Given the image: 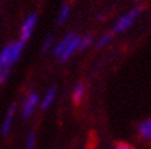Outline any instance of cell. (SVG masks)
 I'll return each instance as SVG.
<instances>
[{
    "label": "cell",
    "instance_id": "cell-12",
    "mask_svg": "<svg viewBox=\"0 0 151 149\" xmlns=\"http://www.w3.org/2000/svg\"><path fill=\"white\" fill-rule=\"evenodd\" d=\"M92 43V35H86V37H82L80 38V42H79V47H78V50H85L90 44Z\"/></svg>",
    "mask_w": 151,
    "mask_h": 149
},
{
    "label": "cell",
    "instance_id": "cell-13",
    "mask_svg": "<svg viewBox=\"0 0 151 149\" xmlns=\"http://www.w3.org/2000/svg\"><path fill=\"white\" fill-rule=\"evenodd\" d=\"M36 145V133L29 132L26 138V149H35Z\"/></svg>",
    "mask_w": 151,
    "mask_h": 149
},
{
    "label": "cell",
    "instance_id": "cell-4",
    "mask_svg": "<svg viewBox=\"0 0 151 149\" xmlns=\"http://www.w3.org/2000/svg\"><path fill=\"white\" fill-rule=\"evenodd\" d=\"M36 23H37L36 15H29V16L25 20V22L22 23V27H21V42L26 43L28 40V38L32 35Z\"/></svg>",
    "mask_w": 151,
    "mask_h": 149
},
{
    "label": "cell",
    "instance_id": "cell-10",
    "mask_svg": "<svg viewBox=\"0 0 151 149\" xmlns=\"http://www.w3.org/2000/svg\"><path fill=\"white\" fill-rule=\"evenodd\" d=\"M85 95V87L82 83H78L76 86H75L74 88V92H73V99L75 103H80L82 100V98H84Z\"/></svg>",
    "mask_w": 151,
    "mask_h": 149
},
{
    "label": "cell",
    "instance_id": "cell-5",
    "mask_svg": "<svg viewBox=\"0 0 151 149\" xmlns=\"http://www.w3.org/2000/svg\"><path fill=\"white\" fill-rule=\"evenodd\" d=\"M80 38H81V37H78V35H75V34H74V37L71 38V40L69 42V44L66 45V48L63 50V53L59 55L60 61H65V60H68V59H69V57L75 53V50H78Z\"/></svg>",
    "mask_w": 151,
    "mask_h": 149
},
{
    "label": "cell",
    "instance_id": "cell-1",
    "mask_svg": "<svg viewBox=\"0 0 151 149\" xmlns=\"http://www.w3.org/2000/svg\"><path fill=\"white\" fill-rule=\"evenodd\" d=\"M24 47H25L24 42L21 40L15 42L11 44H7L0 53V84H3L6 81V78L9 77L12 65L20 57Z\"/></svg>",
    "mask_w": 151,
    "mask_h": 149
},
{
    "label": "cell",
    "instance_id": "cell-15",
    "mask_svg": "<svg viewBox=\"0 0 151 149\" xmlns=\"http://www.w3.org/2000/svg\"><path fill=\"white\" fill-rule=\"evenodd\" d=\"M52 43H53V37L48 35L47 38L44 39L43 44H42V49H43V51H47L48 49H50V47H52Z\"/></svg>",
    "mask_w": 151,
    "mask_h": 149
},
{
    "label": "cell",
    "instance_id": "cell-14",
    "mask_svg": "<svg viewBox=\"0 0 151 149\" xmlns=\"http://www.w3.org/2000/svg\"><path fill=\"white\" fill-rule=\"evenodd\" d=\"M111 38H112V34H111V33L103 34L101 38H100L99 43H97V47H99V48H103L104 45H107V44L111 42Z\"/></svg>",
    "mask_w": 151,
    "mask_h": 149
},
{
    "label": "cell",
    "instance_id": "cell-6",
    "mask_svg": "<svg viewBox=\"0 0 151 149\" xmlns=\"http://www.w3.org/2000/svg\"><path fill=\"white\" fill-rule=\"evenodd\" d=\"M15 110H16V106L15 105H11L9 108L6 113V116L3 121V125H1V133L3 136H7L9 135V132L12 127V122H14V116H15Z\"/></svg>",
    "mask_w": 151,
    "mask_h": 149
},
{
    "label": "cell",
    "instance_id": "cell-11",
    "mask_svg": "<svg viewBox=\"0 0 151 149\" xmlns=\"http://www.w3.org/2000/svg\"><path fill=\"white\" fill-rule=\"evenodd\" d=\"M68 16H69V5L64 4L62 7H60V10H59V15H58L57 22H58V23H62V22H64L68 18Z\"/></svg>",
    "mask_w": 151,
    "mask_h": 149
},
{
    "label": "cell",
    "instance_id": "cell-3",
    "mask_svg": "<svg viewBox=\"0 0 151 149\" xmlns=\"http://www.w3.org/2000/svg\"><path fill=\"white\" fill-rule=\"evenodd\" d=\"M38 101H40V96L37 93H29L27 95V98L24 101V105H22V113H21L24 120H27V118L32 116L37 105H38Z\"/></svg>",
    "mask_w": 151,
    "mask_h": 149
},
{
    "label": "cell",
    "instance_id": "cell-7",
    "mask_svg": "<svg viewBox=\"0 0 151 149\" xmlns=\"http://www.w3.org/2000/svg\"><path fill=\"white\" fill-rule=\"evenodd\" d=\"M55 95H57V89H55V87L49 88V89H48V92L44 94L43 99H42L41 108H42L43 110H47V109L52 105V104H53V101H54Z\"/></svg>",
    "mask_w": 151,
    "mask_h": 149
},
{
    "label": "cell",
    "instance_id": "cell-9",
    "mask_svg": "<svg viewBox=\"0 0 151 149\" xmlns=\"http://www.w3.org/2000/svg\"><path fill=\"white\" fill-rule=\"evenodd\" d=\"M73 37H74V34H68L66 37H64V38L57 44L55 48H54V54H55V55H58V56H59L60 54L63 53V50L66 48V45L69 44V42L71 40Z\"/></svg>",
    "mask_w": 151,
    "mask_h": 149
},
{
    "label": "cell",
    "instance_id": "cell-8",
    "mask_svg": "<svg viewBox=\"0 0 151 149\" xmlns=\"http://www.w3.org/2000/svg\"><path fill=\"white\" fill-rule=\"evenodd\" d=\"M138 132H139V135H140L141 138H144V139L150 140L151 142V118L142 121L139 125Z\"/></svg>",
    "mask_w": 151,
    "mask_h": 149
},
{
    "label": "cell",
    "instance_id": "cell-2",
    "mask_svg": "<svg viewBox=\"0 0 151 149\" xmlns=\"http://www.w3.org/2000/svg\"><path fill=\"white\" fill-rule=\"evenodd\" d=\"M140 12H141L140 7H135V9L130 10L129 12L124 13L123 16H120V18L117 21V23L114 25V32L119 33V32L127 31V29L134 23V21L137 20V17L139 16Z\"/></svg>",
    "mask_w": 151,
    "mask_h": 149
},
{
    "label": "cell",
    "instance_id": "cell-16",
    "mask_svg": "<svg viewBox=\"0 0 151 149\" xmlns=\"http://www.w3.org/2000/svg\"><path fill=\"white\" fill-rule=\"evenodd\" d=\"M114 149H132V147L127 143H119Z\"/></svg>",
    "mask_w": 151,
    "mask_h": 149
}]
</instances>
